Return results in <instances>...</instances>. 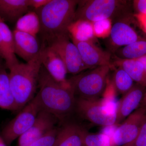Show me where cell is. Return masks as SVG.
I'll use <instances>...</instances> for the list:
<instances>
[{"label": "cell", "mask_w": 146, "mask_h": 146, "mask_svg": "<svg viewBox=\"0 0 146 146\" xmlns=\"http://www.w3.org/2000/svg\"><path fill=\"white\" fill-rule=\"evenodd\" d=\"M112 63L113 67L124 70L136 83L146 87V70L139 60L121 59L115 56Z\"/></svg>", "instance_id": "cell-19"}, {"label": "cell", "mask_w": 146, "mask_h": 146, "mask_svg": "<svg viewBox=\"0 0 146 146\" xmlns=\"http://www.w3.org/2000/svg\"><path fill=\"white\" fill-rule=\"evenodd\" d=\"M92 23L94 35L96 38H107L109 37L113 24L112 20L105 19Z\"/></svg>", "instance_id": "cell-26"}, {"label": "cell", "mask_w": 146, "mask_h": 146, "mask_svg": "<svg viewBox=\"0 0 146 146\" xmlns=\"http://www.w3.org/2000/svg\"><path fill=\"white\" fill-rule=\"evenodd\" d=\"M145 146H146V145H145Z\"/></svg>", "instance_id": "cell-36"}, {"label": "cell", "mask_w": 146, "mask_h": 146, "mask_svg": "<svg viewBox=\"0 0 146 146\" xmlns=\"http://www.w3.org/2000/svg\"></svg>", "instance_id": "cell-37"}, {"label": "cell", "mask_w": 146, "mask_h": 146, "mask_svg": "<svg viewBox=\"0 0 146 146\" xmlns=\"http://www.w3.org/2000/svg\"><path fill=\"white\" fill-rule=\"evenodd\" d=\"M70 37L69 34L61 35L49 43L48 46L60 56L68 73L75 76L88 69L84 64L77 47L71 42Z\"/></svg>", "instance_id": "cell-8"}, {"label": "cell", "mask_w": 146, "mask_h": 146, "mask_svg": "<svg viewBox=\"0 0 146 146\" xmlns=\"http://www.w3.org/2000/svg\"><path fill=\"white\" fill-rule=\"evenodd\" d=\"M36 96L42 110L48 112L63 121L75 110L76 97L71 87L55 81L42 66Z\"/></svg>", "instance_id": "cell-1"}, {"label": "cell", "mask_w": 146, "mask_h": 146, "mask_svg": "<svg viewBox=\"0 0 146 146\" xmlns=\"http://www.w3.org/2000/svg\"><path fill=\"white\" fill-rule=\"evenodd\" d=\"M13 32L15 54L26 62L39 55L42 47H40L36 36L15 29Z\"/></svg>", "instance_id": "cell-15"}, {"label": "cell", "mask_w": 146, "mask_h": 146, "mask_svg": "<svg viewBox=\"0 0 146 146\" xmlns=\"http://www.w3.org/2000/svg\"><path fill=\"white\" fill-rule=\"evenodd\" d=\"M131 2L124 0L79 1L75 21L81 20L93 22L110 19L112 23L131 16Z\"/></svg>", "instance_id": "cell-4"}, {"label": "cell", "mask_w": 146, "mask_h": 146, "mask_svg": "<svg viewBox=\"0 0 146 146\" xmlns=\"http://www.w3.org/2000/svg\"><path fill=\"white\" fill-rule=\"evenodd\" d=\"M114 69L108 65L99 66L68 79L76 98L90 100L99 99L107 87L110 71Z\"/></svg>", "instance_id": "cell-5"}, {"label": "cell", "mask_w": 146, "mask_h": 146, "mask_svg": "<svg viewBox=\"0 0 146 146\" xmlns=\"http://www.w3.org/2000/svg\"><path fill=\"white\" fill-rule=\"evenodd\" d=\"M146 91V87L136 83L129 91L123 95L117 106L115 125L122 123L139 107Z\"/></svg>", "instance_id": "cell-14"}, {"label": "cell", "mask_w": 146, "mask_h": 146, "mask_svg": "<svg viewBox=\"0 0 146 146\" xmlns=\"http://www.w3.org/2000/svg\"><path fill=\"white\" fill-rule=\"evenodd\" d=\"M3 64H0V108L16 111L17 107L9 82V73Z\"/></svg>", "instance_id": "cell-20"}, {"label": "cell", "mask_w": 146, "mask_h": 146, "mask_svg": "<svg viewBox=\"0 0 146 146\" xmlns=\"http://www.w3.org/2000/svg\"><path fill=\"white\" fill-rule=\"evenodd\" d=\"M42 66L40 52L32 60L18 63L9 69V82L17 110H21L35 96Z\"/></svg>", "instance_id": "cell-3"}, {"label": "cell", "mask_w": 146, "mask_h": 146, "mask_svg": "<svg viewBox=\"0 0 146 146\" xmlns=\"http://www.w3.org/2000/svg\"><path fill=\"white\" fill-rule=\"evenodd\" d=\"M79 1L51 0L46 5L35 10L40 20V32L48 43L61 35L68 34L69 26L75 21Z\"/></svg>", "instance_id": "cell-2"}, {"label": "cell", "mask_w": 146, "mask_h": 146, "mask_svg": "<svg viewBox=\"0 0 146 146\" xmlns=\"http://www.w3.org/2000/svg\"><path fill=\"white\" fill-rule=\"evenodd\" d=\"M1 59H3L1 57V56H0V64H3V63H2V60H1Z\"/></svg>", "instance_id": "cell-35"}, {"label": "cell", "mask_w": 146, "mask_h": 146, "mask_svg": "<svg viewBox=\"0 0 146 146\" xmlns=\"http://www.w3.org/2000/svg\"><path fill=\"white\" fill-rule=\"evenodd\" d=\"M51 0H29L30 7L34 8L35 10L39 9L46 5Z\"/></svg>", "instance_id": "cell-31"}, {"label": "cell", "mask_w": 146, "mask_h": 146, "mask_svg": "<svg viewBox=\"0 0 146 146\" xmlns=\"http://www.w3.org/2000/svg\"><path fill=\"white\" fill-rule=\"evenodd\" d=\"M136 59H137V60H139L140 62H141V63L143 65L144 68H145L146 70V56Z\"/></svg>", "instance_id": "cell-33"}, {"label": "cell", "mask_w": 146, "mask_h": 146, "mask_svg": "<svg viewBox=\"0 0 146 146\" xmlns=\"http://www.w3.org/2000/svg\"><path fill=\"white\" fill-rule=\"evenodd\" d=\"M72 40L78 42L94 43L96 37L94 35L92 23L84 20L74 21L68 29Z\"/></svg>", "instance_id": "cell-21"}, {"label": "cell", "mask_w": 146, "mask_h": 146, "mask_svg": "<svg viewBox=\"0 0 146 146\" xmlns=\"http://www.w3.org/2000/svg\"><path fill=\"white\" fill-rule=\"evenodd\" d=\"M0 56L9 70L19 63L14 50V37L5 22L0 17Z\"/></svg>", "instance_id": "cell-16"}, {"label": "cell", "mask_w": 146, "mask_h": 146, "mask_svg": "<svg viewBox=\"0 0 146 146\" xmlns=\"http://www.w3.org/2000/svg\"><path fill=\"white\" fill-rule=\"evenodd\" d=\"M29 0H0V17L5 23H16L29 11Z\"/></svg>", "instance_id": "cell-18"}, {"label": "cell", "mask_w": 146, "mask_h": 146, "mask_svg": "<svg viewBox=\"0 0 146 146\" xmlns=\"http://www.w3.org/2000/svg\"><path fill=\"white\" fill-rule=\"evenodd\" d=\"M114 70L111 82L116 92L124 95L133 87L134 82L121 68L114 67Z\"/></svg>", "instance_id": "cell-24"}, {"label": "cell", "mask_w": 146, "mask_h": 146, "mask_svg": "<svg viewBox=\"0 0 146 146\" xmlns=\"http://www.w3.org/2000/svg\"><path fill=\"white\" fill-rule=\"evenodd\" d=\"M83 142L84 146H112L110 137L106 133H90L85 129L83 130Z\"/></svg>", "instance_id": "cell-25"}, {"label": "cell", "mask_w": 146, "mask_h": 146, "mask_svg": "<svg viewBox=\"0 0 146 146\" xmlns=\"http://www.w3.org/2000/svg\"><path fill=\"white\" fill-rule=\"evenodd\" d=\"M146 116V109L139 107L117 126L110 136L112 146H123L136 140L141 124Z\"/></svg>", "instance_id": "cell-9"}, {"label": "cell", "mask_w": 146, "mask_h": 146, "mask_svg": "<svg viewBox=\"0 0 146 146\" xmlns=\"http://www.w3.org/2000/svg\"><path fill=\"white\" fill-rule=\"evenodd\" d=\"M90 100L76 98L75 111L82 117L96 125L109 127L115 125L117 104L112 97Z\"/></svg>", "instance_id": "cell-6"}, {"label": "cell", "mask_w": 146, "mask_h": 146, "mask_svg": "<svg viewBox=\"0 0 146 146\" xmlns=\"http://www.w3.org/2000/svg\"><path fill=\"white\" fill-rule=\"evenodd\" d=\"M132 5L135 14H146V0H134Z\"/></svg>", "instance_id": "cell-29"}, {"label": "cell", "mask_w": 146, "mask_h": 146, "mask_svg": "<svg viewBox=\"0 0 146 146\" xmlns=\"http://www.w3.org/2000/svg\"><path fill=\"white\" fill-rule=\"evenodd\" d=\"M0 146H7L1 136H0Z\"/></svg>", "instance_id": "cell-34"}, {"label": "cell", "mask_w": 146, "mask_h": 146, "mask_svg": "<svg viewBox=\"0 0 146 146\" xmlns=\"http://www.w3.org/2000/svg\"><path fill=\"white\" fill-rule=\"evenodd\" d=\"M15 29L34 36L40 32V20L35 11H29L16 22Z\"/></svg>", "instance_id": "cell-23"}, {"label": "cell", "mask_w": 146, "mask_h": 146, "mask_svg": "<svg viewBox=\"0 0 146 146\" xmlns=\"http://www.w3.org/2000/svg\"><path fill=\"white\" fill-rule=\"evenodd\" d=\"M115 56L125 59H136L146 56V36L117 50Z\"/></svg>", "instance_id": "cell-22"}, {"label": "cell", "mask_w": 146, "mask_h": 146, "mask_svg": "<svg viewBox=\"0 0 146 146\" xmlns=\"http://www.w3.org/2000/svg\"><path fill=\"white\" fill-rule=\"evenodd\" d=\"M139 107L144 108L146 109V91Z\"/></svg>", "instance_id": "cell-32"}, {"label": "cell", "mask_w": 146, "mask_h": 146, "mask_svg": "<svg viewBox=\"0 0 146 146\" xmlns=\"http://www.w3.org/2000/svg\"><path fill=\"white\" fill-rule=\"evenodd\" d=\"M133 16L141 29L146 34V14H134Z\"/></svg>", "instance_id": "cell-30"}, {"label": "cell", "mask_w": 146, "mask_h": 146, "mask_svg": "<svg viewBox=\"0 0 146 146\" xmlns=\"http://www.w3.org/2000/svg\"><path fill=\"white\" fill-rule=\"evenodd\" d=\"M134 20L133 15L121 18L112 24L108 41L110 52L114 53L119 48L130 44L143 37L131 26V21Z\"/></svg>", "instance_id": "cell-10"}, {"label": "cell", "mask_w": 146, "mask_h": 146, "mask_svg": "<svg viewBox=\"0 0 146 146\" xmlns=\"http://www.w3.org/2000/svg\"><path fill=\"white\" fill-rule=\"evenodd\" d=\"M41 110L39 99L36 95L3 129L1 136L7 146H10L31 127Z\"/></svg>", "instance_id": "cell-7"}, {"label": "cell", "mask_w": 146, "mask_h": 146, "mask_svg": "<svg viewBox=\"0 0 146 146\" xmlns=\"http://www.w3.org/2000/svg\"><path fill=\"white\" fill-rule=\"evenodd\" d=\"M146 145V116L141 124L138 136L132 143L124 146H145Z\"/></svg>", "instance_id": "cell-28"}, {"label": "cell", "mask_w": 146, "mask_h": 146, "mask_svg": "<svg viewBox=\"0 0 146 146\" xmlns=\"http://www.w3.org/2000/svg\"></svg>", "instance_id": "cell-38"}, {"label": "cell", "mask_w": 146, "mask_h": 146, "mask_svg": "<svg viewBox=\"0 0 146 146\" xmlns=\"http://www.w3.org/2000/svg\"><path fill=\"white\" fill-rule=\"evenodd\" d=\"M58 120L48 112L41 110L33 124L18 138V146H29L55 127Z\"/></svg>", "instance_id": "cell-11"}, {"label": "cell", "mask_w": 146, "mask_h": 146, "mask_svg": "<svg viewBox=\"0 0 146 146\" xmlns=\"http://www.w3.org/2000/svg\"><path fill=\"white\" fill-rule=\"evenodd\" d=\"M42 66L55 81L64 86L71 87L67 78V68L58 54L49 46L42 47L41 50Z\"/></svg>", "instance_id": "cell-13"}, {"label": "cell", "mask_w": 146, "mask_h": 146, "mask_svg": "<svg viewBox=\"0 0 146 146\" xmlns=\"http://www.w3.org/2000/svg\"><path fill=\"white\" fill-rule=\"evenodd\" d=\"M84 128L77 124L69 123L58 129L53 146H84Z\"/></svg>", "instance_id": "cell-17"}, {"label": "cell", "mask_w": 146, "mask_h": 146, "mask_svg": "<svg viewBox=\"0 0 146 146\" xmlns=\"http://www.w3.org/2000/svg\"><path fill=\"white\" fill-rule=\"evenodd\" d=\"M58 129L55 127L29 146H53L58 132Z\"/></svg>", "instance_id": "cell-27"}, {"label": "cell", "mask_w": 146, "mask_h": 146, "mask_svg": "<svg viewBox=\"0 0 146 146\" xmlns=\"http://www.w3.org/2000/svg\"><path fill=\"white\" fill-rule=\"evenodd\" d=\"M72 41L77 47L84 64L87 69L108 65L114 68L112 65L111 53L104 50L91 42Z\"/></svg>", "instance_id": "cell-12"}]
</instances>
